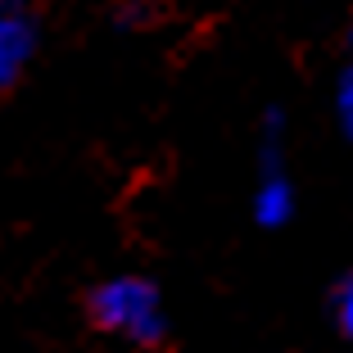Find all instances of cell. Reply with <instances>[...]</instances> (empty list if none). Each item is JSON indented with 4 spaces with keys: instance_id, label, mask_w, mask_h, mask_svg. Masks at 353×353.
I'll return each instance as SVG.
<instances>
[{
    "instance_id": "obj_3",
    "label": "cell",
    "mask_w": 353,
    "mask_h": 353,
    "mask_svg": "<svg viewBox=\"0 0 353 353\" xmlns=\"http://www.w3.org/2000/svg\"><path fill=\"white\" fill-rule=\"evenodd\" d=\"M32 54H37V23L23 10V0H5L0 14V82L14 86L28 73Z\"/></svg>"
},
{
    "instance_id": "obj_1",
    "label": "cell",
    "mask_w": 353,
    "mask_h": 353,
    "mask_svg": "<svg viewBox=\"0 0 353 353\" xmlns=\"http://www.w3.org/2000/svg\"><path fill=\"white\" fill-rule=\"evenodd\" d=\"M91 317L100 331L127 344H154L163 335V299L145 276H109L91 290Z\"/></svg>"
},
{
    "instance_id": "obj_2",
    "label": "cell",
    "mask_w": 353,
    "mask_h": 353,
    "mask_svg": "<svg viewBox=\"0 0 353 353\" xmlns=\"http://www.w3.org/2000/svg\"><path fill=\"white\" fill-rule=\"evenodd\" d=\"M254 218L268 231L294 218V186L281 168V114H268V132H263V172L254 186Z\"/></svg>"
},
{
    "instance_id": "obj_6",
    "label": "cell",
    "mask_w": 353,
    "mask_h": 353,
    "mask_svg": "<svg viewBox=\"0 0 353 353\" xmlns=\"http://www.w3.org/2000/svg\"><path fill=\"white\" fill-rule=\"evenodd\" d=\"M344 77H353V50H349V68H344Z\"/></svg>"
},
{
    "instance_id": "obj_4",
    "label": "cell",
    "mask_w": 353,
    "mask_h": 353,
    "mask_svg": "<svg viewBox=\"0 0 353 353\" xmlns=\"http://www.w3.org/2000/svg\"><path fill=\"white\" fill-rule=\"evenodd\" d=\"M331 322H335V331H340L344 340H353V272L335 281V290H331Z\"/></svg>"
},
{
    "instance_id": "obj_5",
    "label": "cell",
    "mask_w": 353,
    "mask_h": 353,
    "mask_svg": "<svg viewBox=\"0 0 353 353\" xmlns=\"http://www.w3.org/2000/svg\"><path fill=\"white\" fill-rule=\"evenodd\" d=\"M335 114H340V127L353 136V77H344L335 91Z\"/></svg>"
}]
</instances>
